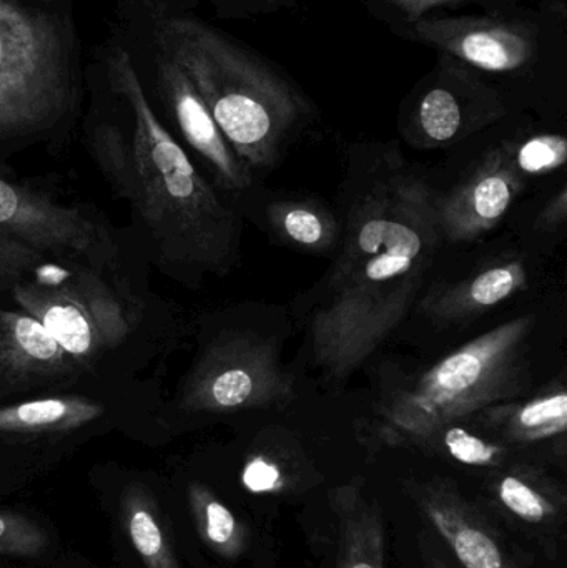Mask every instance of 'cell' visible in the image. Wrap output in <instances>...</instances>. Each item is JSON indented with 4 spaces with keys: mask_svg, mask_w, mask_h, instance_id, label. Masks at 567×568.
Here are the masks:
<instances>
[{
    "mask_svg": "<svg viewBox=\"0 0 567 568\" xmlns=\"http://www.w3.org/2000/svg\"><path fill=\"white\" fill-rule=\"evenodd\" d=\"M438 202L415 176L382 180L353 206L338 262L310 321L316 367L355 373L402 324L438 245Z\"/></svg>",
    "mask_w": 567,
    "mask_h": 568,
    "instance_id": "cell-1",
    "label": "cell"
},
{
    "mask_svg": "<svg viewBox=\"0 0 567 568\" xmlns=\"http://www.w3.org/2000/svg\"><path fill=\"white\" fill-rule=\"evenodd\" d=\"M155 42L186 73L249 169L273 165L312 113L305 93L282 69L202 20H160Z\"/></svg>",
    "mask_w": 567,
    "mask_h": 568,
    "instance_id": "cell-2",
    "label": "cell"
},
{
    "mask_svg": "<svg viewBox=\"0 0 567 568\" xmlns=\"http://www.w3.org/2000/svg\"><path fill=\"white\" fill-rule=\"evenodd\" d=\"M115 89L135 119V209L173 262L219 270L235 252V215L200 176L182 146L156 119L126 52L110 60Z\"/></svg>",
    "mask_w": 567,
    "mask_h": 568,
    "instance_id": "cell-3",
    "label": "cell"
},
{
    "mask_svg": "<svg viewBox=\"0 0 567 568\" xmlns=\"http://www.w3.org/2000/svg\"><path fill=\"white\" fill-rule=\"evenodd\" d=\"M533 323L516 317L436 363L383 406L379 437L389 446H425L439 430L518 396Z\"/></svg>",
    "mask_w": 567,
    "mask_h": 568,
    "instance_id": "cell-4",
    "label": "cell"
},
{
    "mask_svg": "<svg viewBox=\"0 0 567 568\" xmlns=\"http://www.w3.org/2000/svg\"><path fill=\"white\" fill-rule=\"evenodd\" d=\"M65 42L50 17L0 0V135L49 125L70 99Z\"/></svg>",
    "mask_w": 567,
    "mask_h": 568,
    "instance_id": "cell-5",
    "label": "cell"
},
{
    "mask_svg": "<svg viewBox=\"0 0 567 568\" xmlns=\"http://www.w3.org/2000/svg\"><path fill=\"white\" fill-rule=\"evenodd\" d=\"M12 297L23 313L36 317L75 363H85L122 344L133 317L122 297L99 275L43 262Z\"/></svg>",
    "mask_w": 567,
    "mask_h": 568,
    "instance_id": "cell-6",
    "label": "cell"
},
{
    "mask_svg": "<svg viewBox=\"0 0 567 568\" xmlns=\"http://www.w3.org/2000/svg\"><path fill=\"white\" fill-rule=\"evenodd\" d=\"M292 394V377L280 366L272 341L229 334L196 361L182 389V406L190 413H235L286 403Z\"/></svg>",
    "mask_w": 567,
    "mask_h": 568,
    "instance_id": "cell-7",
    "label": "cell"
},
{
    "mask_svg": "<svg viewBox=\"0 0 567 568\" xmlns=\"http://www.w3.org/2000/svg\"><path fill=\"white\" fill-rule=\"evenodd\" d=\"M505 115V102L475 69L439 53L415 92L409 135L423 145H446Z\"/></svg>",
    "mask_w": 567,
    "mask_h": 568,
    "instance_id": "cell-8",
    "label": "cell"
},
{
    "mask_svg": "<svg viewBox=\"0 0 567 568\" xmlns=\"http://www.w3.org/2000/svg\"><path fill=\"white\" fill-rule=\"evenodd\" d=\"M399 36L455 57L472 69L506 73L533 62L538 52L539 29L533 20L495 12L425 17Z\"/></svg>",
    "mask_w": 567,
    "mask_h": 568,
    "instance_id": "cell-9",
    "label": "cell"
},
{
    "mask_svg": "<svg viewBox=\"0 0 567 568\" xmlns=\"http://www.w3.org/2000/svg\"><path fill=\"white\" fill-rule=\"evenodd\" d=\"M413 503L465 568H528L498 520L446 479L413 483Z\"/></svg>",
    "mask_w": 567,
    "mask_h": 568,
    "instance_id": "cell-10",
    "label": "cell"
},
{
    "mask_svg": "<svg viewBox=\"0 0 567 568\" xmlns=\"http://www.w3.org/2000/svg\"><path fill=\"white\" fill-rule=\"evenodd\" d=\"M482 506L498 523L536 540L556 556L566 524V493L558 480L528 464L493 469L483 487Z\"/></svg>",
    "mask_w": 567,
    "mask_h": 568,
    "instance_id": "cell-11",
    "label": "cell"
},
{
    "mask_svg": "<svg viewBox=\"0 0 567 568\" xmlns=\"http://www.w3.org/2000/svg\"><path fill=\"white\" fill-rule=\"evenodd\" d=\"M522 179L513 145L493 150L465 183L438 202L443 235L453 242H472L495 229L522 190Z\"/></svg>",
    "mask_w": 567,
    "mask_h": 568,
    "instance_id": "cell-12",
    "label": "cell"
},
{
    "mask_svg": "<svg viewBox=\"0 0 567 568\" xmlns=\"http://www.w3.org/2000/svg\"><path fill=\"white\" fill-rule=\"evenodd\" d=\"M0 233L42 252H75L97 256L99 230L82 213L63 209L0 176Z\"/></svg>",
    "mask_w": 567,
    "mask_h": 568,
    "instance_id": "cell-13",
    "label": "cell"
},
{
    "mask_svg": "<svg viewBox=\"0 0 567 568\" xmlns=\"http://www.w3.org/2000/svg\"><path fill=\"white\" fill-rule=\"evenodd\" d=\"M156 72L166 103L180 132L193 150L212 166L216 180L229 192H243L252 185L249 166L240 162L216 125L209 106L186 73L165 53H156Z\"/></svg>",
    "mask_w": 567,
    "mask_h": 568,
    "instance_id": "cell-14",
    "label": "cell"
},
{
    "mask_svg": "<svg viewBox=\"0 0 567 568\" xmlns=\"http://www.w3.org/2000/svg\"><path fill=\"white\" fill-rule=\"evenodd\" d=\"M75 361L23 311L0 310V377L10 386L63 379Z\"/></svg>",
    "mask_w": 567,
    "mask_h": 568,
    "instance_id": "cell-15",
    "label": "cell"
},
{
    "mask_svg": "<svg viewBox=\"0 0 567 568\" xmlns=\"http://www.w3.org/2000/svg\"><path fill=\"white\" fill-rule=\"evenodd\" d=\"M336 523L335 568H386L385 524L375 500L356 484L333 493Z\"/></svg>",
    "mask_w": 567,
    "mask_h": 568,
    "instance_id": "cell-16",
    "label": "cell"
},
{
    "mask_svg": "<svg viewBox=\"0 0 567 568\" xmlns=\"http://www.w3.org/2000/svg\"><path fill=\"white\" fill-rule=\"evenodd\" d=\"M528 280L522 260L496 263L465 282L426 297L423 311L442 323L472 320L518 293Z\"/></svg>",
    "mask_w": 567,
    "mask_h": 568,
    "instance_id": "cell-17",
    "label": "cell"
},
{
    "mask_svg": "<svg viewBox=\"0 0 567 568\" xmlns=\"http://www.w3.org/2000/svg\"><path fill=\"white\" fill-rule=\"evenodd\" d=\"M103 406L87 397L52 396L0 407V436L69 434L99 419Z\"/></svg>",
    "mask_w": 567,
    "mask_h": 568,
    "instance_id": "cell-18",
    "label": "cell"
},
{
    "mask_svg": "<svg viewBox=\"0 0 567 568\" xmlns=\"http://www.w3.org/2000/svg\"><path fill=\"white\" fill-rule=\"evenodd\" d=\"M479 414L508 444L541 443L566 433L567 394L558 387L528 403L498 404Z\"/></svg>",
    "mask_w": 567,
    "mask_h": 568,
    "instance_id": "cell-19",
    "label": "cell"
},
{
    "mask_svg": "<svg viewBox=\"0 0 567 568\" xmlns=\"http://www.w3.org/2000/svg\"><path fill=\"white\" fill-rule=\"evenodd\" d=\"M126 536L146 568H180L149 494L132 487L122 504Z\"/></svg>",
    "mask_w": 567,
    "mask_h": 568,
    "instance_id": "cell-20",
    "label": "cell"
},
{
    "mask_svg": "<svg viewBox=\"0 0 567 568\" xmlns=\"http://www.w3.org/2000/svg\"><path fill=\"white\" fill-rule=\"evenodd\" d=\"M190 509L203 542L225 559H236L246 549V532L232 510L206 487L195 484L189 490Z\"/></svg>",
    "mask_w": 567,
    "mask_h": 568,
    "instance_id": "cell-21",
    "label": "cell"
},
{
    "mask_svg": "<svg viewBox=\"0 0 567 568\" xmlns=\"http://www.w3.org/2000/svg\"><path fill=\"white\" fill-rule=\"evenodd\" d=\"M270 219L286 240L305 248H328L338 235L335 219L312 203H276Z\"/></svg>",
    "mask_w": 567,
    "mask_h": 568,
    "instance_id": "cell-22",
    "label": "cell"
},
{
    "mask_svg": "<svg viewBox=\"0 0 567 568\" xmlns=\"http://www.w3.org/2000/svg\"><path fill=\"white\" fill-rule=\"evenodd\" d=\"M92 150L110 185L135 205L139 186L132 143L126 142L119 129L105 125L93 130Z\"/></svg>",
    "mask_w": 567,
    "mask_h": 568,
    "instance_id": "cell-23",
    "label": "cell"
},
{
    "mask_svg": "<svg viewBox=\"0 0 567 568\" xmlns=\"http://www.w3.org/2000/svg\"><path fill=\"white\" fill-rule=\"evenodd\" d=\"M425 446L438 447L449 459L465 466L486 467L492 470L505 466L509 456L508 447L483 439L458 424L439 430Z\"/></svg>",
    "mask_w": 567,
    "mask_h": 568,
    "instance_id": "cell-24",
    "label": "cell"
},
{
    "mask_svg": "<svg viewBox=\"0 0 567 568\" xmlns=\"http://www.w3.org/2000/svg\"><path fill=\"white\" fill-rule=\"evenodd\" d=\"M373 13L403 33L409 26L438 9H462L473 6L503 7L509 0H365Z\"/></svg>",
    "mask_w": 567,
    "mask_h": 568,
    "instance_id": "cell-25",
    "label": "cell"
},
{
    "mask_svg": "<svg viewBox=\"0 0 567 568\" xmlns=\"http://www.w3.org/2000/svg\"><path fill=\"white\" fill-rule=\"evenodd\" d=\"M513 156L522 175H541L565 165L567 142L555 133L531 136L522 145H513Z\"/></svg>",
    "mask_w": 567,
    "mask_h": 568,
    "instance_id": "cell-26",
    "label": "cell"
},
{
    "mask_svg": "<svg viewBox=\"0 0 567 568\" xmlns=\"http://www.w3.org/2000/svg\"><path fill=\"white\" fill-rule=\"evenodd\" d=\"M47 546V534L33 520L0 513V556L39 557Z\"/></svg>",
    "mask_w": 567,
    "mask_h": 568,
    "instance_id": "cell-27",
    "label": "cell"
},
{
    "mask_svg": "<svg viewBox=\"0 0 567 568\" xmlns=\"http://www.w3.org/2000/svg\"><path fill=\"white\" fill-rule=\"evenodd\" d=\"M45 252L20 240L0 233V286L29 278L30 273L45 262Z\"/></svg>",
    "mask_w": 567,
    "mask_h": 568,
    "instance_id": "cell-28",
    "label": "cell"
},
{
    "mask_svg": "<svg viewBox=\"0 0 567 568\" xmlns=\"http://www.w3.org/2000/svg\"><path fill=\"white\" fill-rule=\"evenodd\" d=\"M243 483L253 493H272L279 489L282 483V474L279 467L263 457L250 460L243 470Z\"/></svg>",
    "mask_w": 567,
    "mask_h": 568,
    "instance_id": "cell-29",
    "label": "cell"
},
{
    "mask_svg": "<svg viewBox=\"0 0 567 568\" xmlns=\"http://www.w3.org/2000/svg\"><path fill=\"white\" fill-rule=\"evenodd\" d=\"M567 216V193L563 189L551 202L546 205L545 212L539 216L543 229L556 230L559 225L565 223Z\"/></svg>",
    "mask_w": 567,
    "mask_h": 568,
    "instance_id": "cell-30",
    "label": "cell"
},
{
    "mask_svg": "<svg viewBox=\"0 0 567 568\" xmlns=\"http://www.w3.org/2000/svg\"><path fill=\"white\" fill-rule=\"evenodd\" d=\"M422 556L425 568H455L443 559L442 554L432 546V540L428 537L422 539Z\"/></svg>",
    "mask_w": 567,
    "mask_h": 568,
    "instance_id": "cell-31",
    "label": "cell"
},
{
    "mask_svg": "<svg viewBox=\"0 0 567 568\" xmlns=\"http://www.w3.org/2000/svg\"><path fill=\"white\" fill-rule=\"evenodd\" d=\"M270 2L273 3V6H295L296 2H300V0H270Z\"/></svg>",
    "mask_w": 567,
    "mask_h": 568,
    "instance_id": "cell-32",
    "label": "cell"
}]
</instances>
